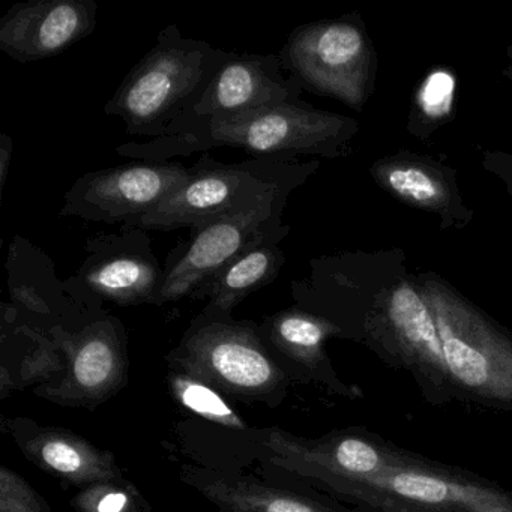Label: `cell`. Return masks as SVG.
Wrapping results in <instances>:
<instances>
[{
    "instance_id": "obj_21",
    "label": "cell",
    "mask_w": 512,
    "mask_h": 512,
    "mask_svg": "<svg viewBox=\"0 0 512 512\" xmlns=\"http://www.w3.org/2000/svg\"><path fill=\"white\" fill-rule=\"evenodd\" d=\"M70 503L76 512H139L148 500L133 482L122 478L79 488Z\"/></svg>"
},
{
    "instance_id": "obj_10",
    "label": "cell",
    "mask_w": 512,
    "mask_h": 512,
    "mask_svg": "<svg viewBox=\"0 0 512 512\" xmlns=\"http://www.w3.org/2000/svg\"><path fill=\"white\" fill-rule=\"evenodd\" d=\"M86 259L64 281L68 298L86 313H103L104 302L119 307L160 304L166 268L148 232L122 226L119 235H98L86 244Z\"/></svg>"
},
{
    "instance_id": "obj_2",
    "label": "cell",
    "mask_w": 512,
    "mask_h": 512,
    "mask_svg": "<svg viewBox=\"0 0 512 512\" xmlns=\"http://www.w3.org/2000/svg\"><path fill=\"white\" fill-rule=\"evenodd\" d=\"M229 53L185 38L176 25L166 26L157 44L122 80L104 113L121 118L128 136H169L202 100Z\"/></svg>"
},
{
    "instance_id": "obj_11",
    "label": "cell",
    "mask_w": 512,
    "mask_h": 512,
    "mask_svg": "<svg viewBox=\"0 0 512 512\" xmlns=\"http://www.w3.org/2000/svg\"><path fill=\"white\" fill-rule=\"evenodd\" d=\"M181 163L122 164L80 176L64 197L59 215L94 223L125 224L160 205L191 176Z\"/></svg>"
},
{
    "instance_id": "obj_7",
    "label": "cell",
    "mask_w": 512,
    "mask_h": 512,
    "mask_svg": "<svg viewBox=\"0 0 512 512\" xmlns=\"http://www.w3.org/2000/svg\"><path fill=\"white\" fill-rule=\"evenodd\" d=\"M278 56L302 89L355 110H362L370 98L376 58L364 25L355 16L298 26Z\"/></svg>"
},
{
    "instance_id": "obj_1",
    "label": "cell",
    "mask_w": 512,
    "mask_h": 512,
    "mask_svg": "<svg viewBox=\"0 0 512 512\" xmlns=\"http://www.w3.org/2000/svg\"><path fill=\"white\" fill-rule=\"evenodd\" d=\"M355 119L316 109L310 104H283L223 124L199 125L172 137L149 143H130L118 149L127 157L166 163L212 148L242 149L253 158H286L301 155L338 158L349 152L358 134Z\"/></svg>"
},
{
    "instance_id": "obj_15",
    "label": "cell",
    "mask_w": 512,
    "mask_h": 512,
    "mask_svg": "<svg viewBox=\"0 0 512 512\" xmlns=\"http://www.w3.org/2000/svg\"><path fill=\"white\" fill-rule=\"evenodd\" d=\"M5 268L13 302H4L2 313L17 322L49 335L52 329H73L94 316L68 298L64 281L56 278L52 259L28 239L14 238Z\"/></svg>"
},
{
    "instance_id": "obj_20",
    "label": "cell",
    "mask_w": 512,
    "mask_h": 512,
    "mask_svg": "<svg viewBox=\"0 0 512 512\" xmlns=\"http://www.w3.org/2000/svg\"><path fill=\"white\" fill-rule=\"evenodd\" d=\"M167 385L176 403L203 421L238 433H247L253 428L242 418L241 413L236 412L235 407L229 404L224 394L208 383L188 374L170 370L167 374Z\"/></svg>"
},
{
    "instance_id": "obj_22",
    "label": "cell",
    "mask_w": 512,
    "mask_h": 512,
    "mask_svg": "<svg viewBox=\"0 0 512 512\" xmlns=\"http://www.w3.org/2000/svg\"><path fill=\"white\" fill-rule=\"evenodd\" d=\"M0 512H52V508L16 470L0 466Z\"/></svg>"
},
{
    "instance_id": "obj_9",
    "label": "cell",
    "mask_w": 512,
    "mask_h": 512,
    "mask_svg": "<svg viewBox=\"0 0 512 512\" xmlns=\"http://www.w3.org/2000/svg\"><path fill=\"white\" fill-rule=\"evenodd\" d=\"M49 337L64 355V371L34 388L37 397L59 406L95 409L127 386V331L118 317L103 311L76 328L52 329Z\"/></svg>"
},
{
    "instance_id": "obj_19",
    "label": "cell",
    "mask_w": 512,
    "mask_h": 512,
    "mask_svg": "<svg viewBox=\"0 0 512 512\" xmlns=\"http://www.w3.org/2000/svg\"><path fill=\"white\" fill-rule=\"evenodd\" d=\"M284 238L286 236L266 239L248 248L208 283L202 284L190 299H208L203 310L232 314L233 308L247 296L277 280L280 269L286 263V254L280 248Z\"/></svg>"
},
{
    "instance_id": "obj_12",
    "label": "cell",
    "mask_w": 512,
    "mask_h": 512,
    "mask_svg": "<svg viewBox=\"0 0 512 512\" xmlns=\"http://www.w3.org/2000/svg\"><path fill=\"white\" fill-rule=\"evenodd\" d=\"M283 71L278 55L229 53L202 100L166 137L199 125L235 121L283 104L304 103V89L295 77H284Z\"/></svg>"
},
{
    "instance_id": "obj_14",
    "label": "cell",
    "mask_w": 512,
    "mask_h": 512,
    "mask_svg": "<svg viewBox=\"0 0 512 512\" xmlns=\"http://www.w3.org/2000/svg\"><path fill=\"white\" fill-rule=\"evenodd\" d=\"M94 0H29L0 19V52L20 64L55 58L98 26Z\"/></svg>"
},
{
    "instance_id": "obj_3",
    "label": "cell",
    "mask_w": 512,
    "mask_h": 512,
    "mask_svg": "<svg viewBox=\"0 0 512 512\" xmlns=\"http://www.w3.org/2000/svg\"><path fill=\"white\" fill-rule=\"evenodd\" d=\"M170 370L196 377L245 403L278 407L292 380L263 343L259 323L202 310L166 356Z\"/></svg>"
},
{
    "instance_id": "obj_4",
    "label": "cell",
    "mask_w": 512,
    "mask_h": 512,
    "mask_svg": "<svg viewBox=\"0 0 512 512\" xmlns=\"http://www.w3.org/2000/svg\"><path fill=\"white\" fill-rule=\"evenodd\" d=\"M433 311L455 401L512 412V334L436 275L416 278Z\"/></svg>"
},
{
    "instance_id": "obj_8",
    "label": "cell",
    "mask_w": 512,
    "mask_h": 512,
    "mask_svg": "<svg viewBox=\"0 0 512 512\" xmlns=\"http://www.w3.org/2000/svg\"><path fill=\"white\" fill-rule=\"evenodd\" d=\"M298 187L301 185H286L242 214L190 230V241L179 244L167 257L158 307L190 298L248 248L266 239L289 235L290 227L283 223V214L290 194Z\"/></svg>"
},
{
    "instance_id": "obj_23",
    "label": "cell",
    "mask_w": 512,
    "mask_h": 512,
    "mask_svg": "<svg viewBox=\"0 0 512 512\" xmlns=\"http://www.w3.org/2000/svg\"><path fill=\"white\" fill-rule=\"evenodd\" d=\"M482 166L491 175L499 178L512 199V154L506 152H484Z\"/></svg>"
},
{
    "instance_id": "obj_26",
    "label": "cell",
    "mask_w": 512,
    "mask_h": 512,
    "mask_svg": "<svg viewBox=\"0 0 512 512\" xmlns=\"http://www.w3.org/2000/svg\"><path fill=\"white\" fill-rule=\"evenodd\" d=\"M139 512H152L151 505H149V503H148V505L143 506V508L140 509Z\"/></svg>"
},
{
    "instance_id": "obj_13",
    "label": "cell",
    "mask_w": 512,
    "mask_h": 512,
    "mask_svg": "<svg viewBox=\"0 0 512 512\" xmlns=\"http://www.w3.org/2000/svg\"><path fill=\"white\" fill-rule=\"evenodd\" d=\"M259 325L263 343L292 382L317 385L347 400L365 397L362 388L341 379L326 353L329 338H344L334 322L295 305L266 317Z\"/></svg>"
},
{
    "instance_id": "obj_24",
    "label": "cell",
    "mask_w": 512,
    "mask_h": 512,
    "mask_svg": "<svg viewBox=\"0 0 512 512\" xmlns=\"http://www.w3.org/2000/svg\"><path fill=\"white\" fill-rule=\"evenodd\" d=\"M14 143L13 137L7 133L0 134V193L4 194L5 184L8 181L11 163H13Z\"/></svg>"
},
{
    "instance_id": "obj_25",
    "label": "cell",
    "mask_w": 512,
    "mask_h": 512,
    "mask_svg": "<svg viewBox=\"0 0 512 512\" xmlns=\"http://www.w3.org/2000/svg\"><path fill=\"white\" fill-rule=\"evenodd\" d=\"M506 55H508V67L503 70V77H506V79L511 80L512 82V44L508 47V50H506Z\"/></svg>"
},
{
    "instance_id": "obj_16",
    "label": "cell",
    "mask_w": 512,
    "mask_h": 512,
    "mask_svg": "<svg viewBox=\"0 0 512 512\" xmlns=\"http://www.w3.org/2000/svg\"><path fill=\"white\" fill-rule=\"evenodd\" d=\"M0 427L26 460L74 487L125 478L112 451L67 428L43 425L26 416L2 418Z\"/></svg>"
},
{
    "instance_id": "obj_5",
    "label": "cell",
    "mask_w": 512,
    "mask_h": 512,
    "mask_svg": "<svg viewBox=\"0 0 512 512\" xmlns=\"http://www.w3.org/2000/svg\"><path fill=\"white\" fill-rule=\"evenodd\" d=\"M319 161L250 158L223 164L209 154L193 166L190 178L152 211L122 224L134 229L196 230L221 218L242 214L286 185L305 184Z\"/></svg>"
},
{
    "instance_id": "obj_17",
    "label": "cell",
    "mask_w": 512,
    "mask_h": 512,
    "mask_svg": "<svg viewBox=\"0 0 512 512\" xmlns=\"http://www.w3.org/2000/svg\"><path fill=\"white\" fill-rule=\"evenodd\" d=\"M179 478L217 512H364L317 490L280 487L245 473L182 464Z\"/></svg>"
},
{
    "instance_id": "obj_6",
    "label": "cell",
    "mask_w": 512,
    "mask_h": 512,
    "mask_svg": "<svg viewBox=\"0 0 512 512\" xmlns=\"http://www.w3.org/2000/svg\"><path fill=\"white\" fill-rule=\"evenodd\" d=\"M359 344L388 367L407 371L428 404L455 401L436 319L412 278H398L376 290Z\"/></svg>"
},
{
    "instance_id": "obj_18",
    "label": "cell",
    "mask_w": 512,
    "mask_h": 512,
    "mask_svg": "<svg viewBox=\"0 0 512 512\" xmlns=\"http://www.w3.org/2000/svg\"><path fill=\"white\" fill-rule=\"evenodd\" d=\"M374 181L404 205L437 215L442 229L470 223L467 208L457 187L454 172L430 158L400 152L380 158L371 166Z\"/></svg>"
}]
</instances>
